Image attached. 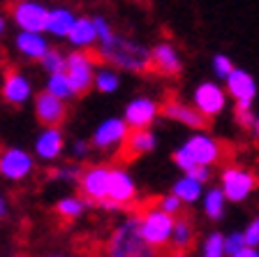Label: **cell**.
<instances>
[{
	"label": "cell",
	"mask_w": 259,
	"mask_h": 257,
	"mask_svg": "<svg viewBox=\"0 0 259 257\" xmlns=\"http://www.w3.org/2000/svg\"><path fill=\"white\" fill-rule=\"evenodd\" d=\"M234 67H236V65H234V60L227 54H215L210 58V70H213V75H215L218 81H225L227 77L232 75Z\"/></svg>",
	"instance_id": "obj_32"
},
{
	"label": "cell",
	"mask_w": 259,
	"mask_h": 257,
	"mask_svg": "<svg viewBox=\"0 0 259 257\" xmlns=\"http://www.w3.org/2000/svg\"><path fill=\"white\" fill-rule=\"evenodd\" d=\"M120 88V75L107 65L97 67L95 79H93V91L102 93V95H113V93Z\"/></svg>",
	"instance_id": "obj_29"
},
{
	"label": "cell",
	"mask_w": 259,
	"mask_h": 257,
	"mask_svg": "<svg viewBox=\"0 0 259 257\" xmlns=\"http://www.w3.org/2000/svg\"><path fill=\"white\" fill-rule=\"evenodd\" d=\"M245 248V239H243V232H229V234H222V250H225V257L236 255L238 250Z\"/></svg>",
	"instance_id": "obj_35"
},
{
	"label": "cell",
	"mask_w": 259,
	"mask_h": 257,
	"mask_svg": "<svg viewBox=\"0 0 259 257\" xmlns=\"http://www.w3.org/2000/svg\"><path fill=\"white\" fill-rule=\"evenodd\" d=\"M93 23H95V32H97V44L109 42V40L116 35L111 21H109L104 14H95V16H93Z\"/></svg>",
	"instance_id": "obj_37"
},
{
	"label": "cell",
	"mask_w": 259,
	"mask_h": 257,
	"mask_svg": "<svg viewBox=\"0 0 259 257\" xmlns=\"http://www.w3.org/2000/svg\"><path fill=\"white\" fill-rule=\"evenodd\" d=\"M95 72H97V58L93 51H67V58H65V77L70 81L72 91L76 93V97L93 91Z\"/></svg>",
	"instance_id": "obj_5"
},
{
	"label": "cell",
	"mask_w": 259,
	"mask_h": 257,
	"mask_svg": "<svg viewBox=\"0 0 259 257\" xmlns=\"http://www.w3.org/2000/svg\"><path fill=\"white\" fill-rule=\"evenodd\" d=\"M127 134H130V128L125 125L123 118L120 116H109L93 130L88 144H91V149L97 151V153H113V151L123 149Z\"/></svg>",
	"instance_id": "obj_10"
},
{
	"label": "cell",
	"mask_w": 259,
	"mask_h": 257,
	"mask_svg": "<svg viewBox=\"0 0 259 257\" xmlns=\"http://www.w3.org/2000/svg\"><path fill=\"white\" fill-rule=\"evenodd\" d=\"M227 102H229V97H227L225 88H222L218 81H199V84L194 86L192 91V104L194 109H197V114H199L204 121H210V118L220 116L222 112L227 109Z\"/></svg>",
	"instance_id": "obj_8"
},
{
	"label": "cell",
	"mask_w": 259,
	"mask_h": 257,
	"mask_svg": "<svg viewBox=\"0 0 259 257\" xmlns=\"http://www.w3.org/2000/svg\"><path fill=\"white\" fill-rule=\"evenodd\" d=\"M14 257H21V255H14Z\"/></svg>",
	"instance_id": "obj_47"
},
{
	"label": "cell",
	"mask_w": 259,
	"mask_h": 257,
	"mask_svg": "<svg viewBox=\"0 0 259 257\" xmlns=\"http://www.w3.org/2000/svg\"><path fill=\"white\" fill-rule=\"evenodd\" d=\"M67 44H70L74 51H91L97 47V32H95V23H93V16L79 14L76 16L74 26H72L70 35H67Z\"/></svg>",
	"instance_id": "obj_22"
},
{
	"label": "cell",
	"mask_w": 259,
	"mask_h": 257,
	"mask_svg": "<svg viewBox=\"0 0 259 257\" xmlns=\"http://www.w3.org/2000/svg\"><path fill=\"white\" fill-rule=\"evenodd\" d=\"M67 153H70V162L81 165V162H86L88 158H91L93 149H91V144H88V139H74L70 144V149H67Z\"/></svg>",
	"instance_id": "obj_36"
},
{
	"label": "cell",
	"mask_w": 259,
	"mask_h": 257,
	"mask_svg": "<svg viewBox=\"0 0 259 257\" xmlns=\"http://www.w3.org/2000/svg\"><path fill=\"white\" fill-rule=\"evenodd\" d=\"M93 54L97 60H102L107 67L116 70L118 75L120 72H127V75L151 72V47H146L139 40L118 35V32L109 42L97 44Z\"/></svg>",
	"instance_id": "obj_1"
},
{
	"label": "cell",
	"mask_w": 259,
	"mask_h": 257,
	"mask_svg": "<svg viewBox=\"0 0 259 257\" xmlns=\"http://www.w3.org/2000/svg\"><path fill=\"white\" fill-rule=\"evenodd\" d=\"M109 171L111 167L107 165H88L86 169H81L79 176V193L88 204H100L107 199L109 193Z\"/></svg>",
	"instance_id": "obj_13"
},
{
	"label": "cell",
	"mask_w": 259,
	"mask_h": 257,
	"mask_svg": "<svg viewBox=\"0 0 259 257\" xmlns=\"http://www.w3.org/2000/svg\"><path fill=\"white\" fill-rule=\"evenodd\" d=\"M252 132H254V137H257V141H259V114H257V118H254V125H252Z\"/></svg>",
	"instance_id": "obj_45"
},
{
	"label": "cell",
	"mask_w": 259,
	"mask_h": 257,
	"mask_svg": "<svg viewBox=\"0 0 259 257\" xmlns=\"http://www.w3.org/2000/svg\"><path fill=\"white\" fill-rule=\"evenodd\" d=\"M222 88H225L227 97L234 100L236 107H252L254 100H257V93H259L257 79L248 70H243V67H234L232 75L225 79Z\"/></svg>",
	"instance_id": "obj_15"
},
{
	"label": "cell",
	"mask_w": 259,
	"mask_h": 257,
	"mask_svg": "<svg viewBox=\"0 0 259 257\" xmlns=\"http://www.w3.org/2000/svg\"><path fill=\"white\" fill-rule=\"evenodd\" d=\"M67 151V141H65L63 128H42L32 141V158L35 162H44V165H54Z\"/></svg>",
	"instance_id": "obj_12"
},
{
	"label": "cell",
	"mask_w": 259,
	"mask_h": 257,
	"mask_svg": "<svg viewBox=\"0 0 259 257\" xmlns=\"http://www.w3.org/2000/svg\"><path fill=\"white\" fill-rule=\"evenodd\" d=\"M181 146L185 149V153L190 156L194 167H210L213 169L225 158V144L210 132H206V130L192 132Z\"/></svg>",
	"instance_id": "obj_6"
},
{
	"label": "cell",
	"mask_w": 259,
	"mask_h": 257,
	"mask_svg": "<svg viewBox=\"0 0 259 257\" xmlns=\"http://www.w3.org/2000/svg\"><path fill=\"white\" fill-rule=\"evenodd\" d=\"M201 211H204V215L208 220H213V223H218V220L225 218L227 199H225V195L220 193V188L218 186L204 190V195H201Z\"/></svg>",
	"instance_id": "obj_25"
},
{
	"label": "cell",
	"mask_w": 259,
	"mask_h": 257,
	"mask_svg": "<svg viewBox=\"0 0 259 257\" xmlns=\"http://www.w3.org/2000/svg\"><path fill=\"white\" fill-rule=\"evenodd\" d=\"M160 102L148 95H137L125 104L123 121L130 130H153V123L160 118Z\"/></svg>",
	"instance_id": "obj_11"
},
{
	"label": "cell",
	"mask_w": 259,
	"mask_h": 257,
	"mask_svg": "<svg viewBox=\"0 0 259 257\" xmlns=\"http://www.w3.org/2000/svg\"><path fill=\"white\" fill-rule=\"evenodd\" d=\"M88 209H91V204L81 197V195H65L54 206V211L63 220H79V218H83V213H86Z\"/></svg>",
	"instance_id": "obj_26"
},
{
	"label": "cell",
	"mask_w": 259,
	"mask_h": 257,
	"mask_svg": "<svg viewBox=\"0 0 259 257\" xmlns=\"http://www.w3.org/2000/svg\"><path fill=\"white\" fill-rule=\"evenodd\" d=\"M157 149V134L155 130H130L127 139L123 144V153L127 158L148 156Z\"/></svg>",
	"instance_id": "obj_23"
},
{
	"label": "cell",
	"mask_w": 259,
	"mask_h": 257,
	"mask_svg": "<svg viewBox=\"0 0 259 257\" xmlns=\"http://www.w3.org/2000/svg\"><path fill=\"white\" fill-rule=\"evenodd\" d=\"M76 12L67 5H56V7H49V14H47V28H44V35L47 38H56V40H65L70 35L72 26L76 21Z\"/></svg>",
	"instance_id": "obj_21"
},
{
	"label": "cell",
	"mask_w": 259,
	"mask_h": 257,
	"mask_svg": "<svg viewBox=\"0 0 259 257\" xmlns=\"http://www.w3.org/2000/svg\"><path fill=\"white\" fill-rule=\"evenodd\" d=\"M49 49H51V42L47 35H37V32H16L14 35V51L23 60L39 63Z\"/></svg>",
	"instance_id": "obj_20"
},
{
	"label": "cell",
	"mask_w": 259,
	"mask_h": 257,
	"mask_svg": "<svg viewBox=\"0 0 259 257\" xmlns=\"http://www.w3.org/2000/svg\"><path fill=\"white\" fill-rule=\"evenodd\" d=\"M254 118H257V114L252 112V107H236V104H234V121H236L238 128L252 130Z\"/></svg>",
	"instance_id": "obj_38"
},
{
	"label": "cell",
	"mask_w": 259,
	"mask_h": 257,
	"mask_svg": "<svg viewBox=\"0 0 259 257\" xmlns=\"http://www.w3.org/2000/svg\"><path fill=\"white\" fill-rule=\"evenodd\" d=\"M42 91H47L49 95H54L56 100H60V102H72L76 97V93L72 91V86H70V81H67V77H65V72H60V75H51V77H47V81H44V88Z\"/></svg>",
	"instance_id": "obj_28"
},
{
	"label": "cell",
	"mask_w": 259,
	"mask_h": 257,
	"mask_svg": "<svg viewBox=\"0 0 259 257\" xmlns=\"http://www.w3.org/2000/svg\"><path fill=\"white\" fill-rule=\"evenodd\" d=\"M204 190H206L204 186H199V183L192 181V178L185 176V174H181V178H176L171 186V195L183 204V206H192V204L201 202Z\"/></svg>",
	"instance_id": "obj_24"
},
{
	"label": "cell",
	"mask_w": 259,
	"mask_h": 257,
	"mask_svg": "<svg viewBox=\"0 0 259 257\" xmlns=\"http://www.w3.org/2000/svg\"><path fill=\"white\" fill-rule=\"evenodd\" d=\"M7 26H10V19H7L5 12H0V38L7 32Z\"/></svg>",
	"instance_id": "obj_44"
},
{
	"label": "cell",
	"mask_w": 259,
	"mask_h": 257,
	"mask_svg": "<svg viewBox=\"0 0 259 257\" xmlns=\"http://www.w3.org/2000/svg\"><path fill=\"white\" fill-rule=\"evenodd\" d=\"M97 206H100L102 211H107V213H120V211H123V209L118 206V204H113L111 199H104V202H100Z\"/></svg>",
	"instance_id": "obj_41"
},
{
	"label": "cell",
	"mask_w": 259,
	"mask_h": 257,
	"mask_svg": "<svg viewBox=\"0 0 259 257\" xmlns=\"http://www.w3.org/2000/svg\"><path fill=\"white\" fill-rule=\"evenodd\" d=\"M79 176H81V165H74V162H60L51 171V178H56L60 183H70V186H76Z\"/></svg>",
	"instance_id": "obj_31"
},
{
	"label": "cell",
	"mask_w": 259,
	"mask_h": 257,
	"mask_svg": "<svg viewBox=\"0 0 259 257\" xmlns=\"http://www.w3.org/2000/svg\"><path fill=\"white\" fill-rule=\"evenodd\" d=\"M32 112L42 128H60L67 121V104L49 95L47 91L35 93L32 97Z\"/></svg>",
	"instance_id": "obj_17"
},
{
	"label": "cell",
	"mask_w": 259,
	"mask_h": 257,
	"mask_svg": "<svg viewBox=\"0 0 259 257\" xmlns=\"http://www.w3.org/2000/svg\"><path fill=\"white\" fill-rule=\"evenodd\" d=\"M151 70L160 77H178L183 72V56L174 42H157L151 47Z\"/></svg>",
	"instance_id": "obj_18"
},
{
	"label": "cell",
	"mask_w": 259,
	"mask_h": 257,
	"mask_svg": "<svg viewBox=\"0 0 259 257\" xmlns=\"http://www.w3.org/2000/svg\"><path fill=\"white\" fill-rule=\"evenodd\" d=\"M47 257H74V255H67V252H54V255H47Z\"/></svg>",
	"instance_id": "obj_46"
},
{
	"label": "cell",
	"mask_w": 259,
	"mask_h": 257,
	"mask_svg": "<svg viewBox=\"0 0 259 257\" xmlns=\"http://www.w3.org/2000/svg\"><path fill=\"white\" fill-rule=\"evenodd\" d=\"M185 176H190L192 181L199 183V186H206V183L213 178V169H210V167H194V169L188 171Z\"/></svg>",
	"instance_id": "obj_40"
},
{
	"label": "cell",
	"mask_w": 259,
	"mask_h": 257,
	"mask_svg": "<svg viewBox=\"0 0 259 257\" xmlns=\"http://www.w3.org/2000/svg\"><path fill=\"white\" fill-rule=\"evenodd\" d=\"M65 58H67V54H65V51L51 47L47 54H44V58L39 60V65H42V70L47 72V77L60 75V72H65Z\"/></svg>",
	"instance_id": "obj_30"
},
{
	"label": "cell",
	"mask_w": 259,
	"mask_h": 257,
	"mask_svg": "<svg viewBox=\"0 0 259 257\" xmlns=\"http://www.w3.org/2000/svg\"><path fill=\"white\" fill-rule=\"evenodd\" d=\"M243 232V239H245V248H254V250H259V215L257 218H252L245 225V230Z\"/></svg>",
	"instance_id": "obj_39"
},
{
	"label": "cell",
	"mask_w": 259,
	"mask_h": 257,
	"mask_svg": "<svg viewBox=\"0 0 259 257\" xmlns=\"http://www.w3.org/2000/svg\"><path fill=\"white\" fill-rule=\"evenodd\" d=\"M137 227H139V234L146 241V246H151L153 250L167 248L171 243L174 218L157 211L155 206H148L144 213L137 215Z\"/></svg>",
	"instance_id": "obj_4"
},
{
	"label": "cell",
	"mask_w": 259,
	"mask_h": 257,
	"mask_svg": "<svg viewBox=\"0 0 259 257\" xmlns=\"http://www.w3.org/2000/svg\"><path fill=\"white\" fill-rule=\"evenodd\" d=\"M160 116H164L167 121H174V123L183 125V128H190L194 132H201V130L208 125V121L197 114V109L185 100H178V97H171L160 107Z\"/></svg>",
	"instance_id": "obj_19"
},
{
	"label": "cell",
	"mask_w": 259,
	"mask_h": 257,
	"mask_svg": "<svg viewBox=\"0 0 259 257\" xmlns=\"http://www.w3.org/2000/svg\"><path fill=\"white\" fill-rule=\"evenodd\" d=\"M201 257H225L220 232H210L204 241H201Z\"/></svg>",
	"instance_id": "obj_34"
},
{
	"label": "cell",
	"mask_w": 259,
	"mask_h": 257,
	"mask_svg": "<svg viewBox=\"0 0 259 257\" xmlns=\"http://www.w3.org/2000/svg\"><path fill=\"white\" fill-rule=\"evenodd\" d=\"M232 257H259V250H254V248H243V250H238L236 255Z\"/></svg>",
	"instance_id": "obj_43"
},
{
	"label": "cell",
	"mask_w": 259,
	"mask_h": 257,
	"mask_svg": "<svg viewBox=\"0 0 259 257\" xmlns=\"http://www.w3.org/2000/svg\"><path fill=\"white\" fill-rule=\"evenodd\" d=\"M155 209L162 211V213H167L169 218L176 220V218H181V213H183V204L178 202L171 193H167V195H162V197H157Z\"/></svg>",
	"instance_id": "obj_33"
},
{
	"label": "cell",
	"mask_w": 259,
	"mask_h": 257,
	"mask_svg": "<svg viewBox=\"0 0 259 257\" xmlns=\"http://www.w3.org/2000/svg\"><path fill=\"white\" fill-rule=\"evenodd\" d=\"M107 199L118 204L120 209H132L139 199V188H137L135 176L125 167H111L109 171V193Z\"/></svg>",
	"instance_id": "obj_14"
},
{
	"label": "cell",
	"mask_w": 259,
	"mask_h": 257,
	"mask_svg": "<svg viewBox=\"0 0 259 257\" xmlns=\"http://www.w3.org/2000/svg\"><path fill=\"white\" fill-rule=\"evenodd\" d=\"M7 215H10V202H7L5 195L0 193V220H5Z\"/></svg>",
	"instance_id": "obj_42"
},
{
	"label": "cell",
	"mask_w": 259,
	"mask_h": 257,
	"mask_svg": "<svg viewBox=\"0 0 259 257\" xmlns=\"http://www.w3.org/2000/svg\"><path fill=\"white\" fill-rule=\"evenodd\" d=\"M47 14H49V7L37 3V0H19V3H12L10 5L7 19L14 23L19 32H37V35H44Z\"/></svg>",
	"instance_id": "obj_9"
},
{
	"label": "cell",
	"mask_w": 259,
	"mask_h": 257,
	"mask_svg": "<svg viewBox=\"0 0 259 257\" xmlns=\"http://www.w3.org/2000/svg\"><path fill=\"white\" fill-rule=\"evenodd\" d=\"M37 162L30 151L21 146H7L0 151V176L10 183H23L35 174Z\"/></svg>",
	"instance_id": "obj_7"
},
{
	"label": "cell",
	"mask_w": 259,
	"mask_h": 257,
	"mask_svg": "<svg viewBox=\"0 0 259 257\" xmlns=\"http://www.w3.org/2000/svg\"><path fill=\"white\" fill-rule=\"evenodd\" d=\"M0 95L7 104L12 107H23L35 97V84L32 79L21 70H10L3 77V86H0Z\"/></svg>",
	"instance_id": "obj_16"
},
{
	"label": "cell",
	"mask_w": 259,
	"mask_h": 257,
	"mask_svg": "<svg viewBox=\"0 0 259 257\" xmlns=\"http://www.w3.org/2000/svg\"><path fill=\"white\" fill-rule=\"evenodd\" d=\"M194 241V225L188 218H176L174 220V230H171V243L178 252H185Z\"/></svg>",
	"instance_id": "obj_27"
},
{
	"label": "cell",
	"mask_w": 259,
	"mask_h": 257,
	"mask_svg": "<svg viewBox=\"0 0 259 257\" xmlns=\"http://www.w3.org/2000/svg\"><path fill=\"white\" fill-rule=\"evenodd\" d=\"M107 257H157V250L141 239L137 215H127L113 227L107 241Z\"/></svg>",
	"instance_id": "obj_2"
},
{
	"label": "cell",
	"mask_w": 259,
	"mask_h": 257,
	"mask_svg": "<svg viewBox=\"0 0 259 257\" xmlns=\"http://www.w3.org/2000/svg\"><path fill=\"white\" fill-rule=\"evenodd\" d=\"M218 188H220V193L225 195L227 202L241 204L257 193L259 176L257 171H252L250 167L227 165L220 169V186Z\"/></svg>",
	"instance_id": "obj_3"
}]
</instances>
